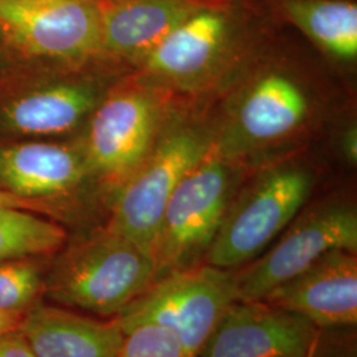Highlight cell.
<instances>
[{
	"label": "cell",
	"instance_id": "obj_1",
	"mask_svg": "<svg viewBox=\"0 0 357 357\" xmlns=\"http://www.w3.org/2000/svg\"><path fill=\"white\" fill-rule=\"evenodd\" d=\"M153 281V255L105 229L60 257L43 293L63 306L116 317Z\"/></svg>",
	"mask_w": 357,
	"mask_h": 357
},
{
	"label": "cell",
	"instance_id": "obj_2",
	"mask_svg": "<svg viewBox=\"0 0 357 357\" xmlns=\"http://www.w3.org/2000/svg\"><path fill=\"white\" fill-rule=\"evenodd\" d=\"M234 302V270L199 264L155 280L115 319L123 333L143 323L163 326L178 336L187 357H197Z\"/></svg>",
	"mask_w": 357,
	"mask_h": 357
},
{
	"label": "cell",
	"instance_id": "obj_3",
	"mask_svg": "<svg viewBox=\"0 0 357 357\" xmlns=\"http://www.w3.org/2000/svg\"><path fill=\"white\" fill-rule=\"evenodd\" d=\"M312 187L314 176L303 167H277L259 176L230 202L205 264L234 270L252 262L293 222Z\"/></svg>",
	"mask_w": 357,
	"mask_h": 357
},
{
	"label": "cell",
	"instance_id": "obj_4",
	"mask_svg": "<svg viewBox=\"0 0 357 357\" xmlns=\"http://www.w3.org/2000/svg\"><path fill=\"white\" fill-rule=\"evenodd\" d=\"M230 202L229 167L208 153L180 180L167 203L153 246L155 280L200 264Z\"/></svg>",
	"mask_w": 357,
	"mask_h": 357
},
{
	"label": "cell",
	"instance_id": "obj_5",
	"mask_svg": "<svg viewBox=\"0 0 357 357\" xmlns=\"http://www.w3.org/2000/svg\"><path fill=\"white\" fill-rule=\"evenodd\" d=\"M209 151L204 134L193 128H178L168 134L119 185L106 230L153 255L171 195L180 180Z\"/></svg>",
	"mask_w": 357,
	"mask_h": 357
},
{
	"label": "cell",
	"instance_id": "obj_6",
	"mask_svg": "<svg viewBox=\"0 0 357 357\" xmlns=\"http://www.w3.org/2000/svg\"><path fill=\"white\" fill-rule=\"evenodd\" d=\"M332 250H357V212L352 205H319L294 221L268 252L234 271L237 301H261Z\"/></svg>",
	"mask_w": 357,
	"mask_h": 357
},
{
	"label": "cell",
	"instance_id": "obj_7",
	"mask_svg": "<svg viewBox=\"0 0 357 357\" xmlns=\"http://www.w3.org/2000/svg\"><path fill=\"white\" fill-rule=\"evenodd\" d=\"M0 31L40 57L77 60L102 51L101 11L89 0H0Z\"/></svg>",
	"mask_w": 357,
	"mask_h": 357
},
{
	"label": "cell",
	"instance_id": "obj_8",
	"mask_svg": "<svg viewBox=\"0 0 357 357\" xmlns=\"http://www.w3.org/2000/svg\"><path fill=\"white\" fill-rule=\"evenodd\" d=\"M319 331L302 317L262 301H237L197 357H314Z\"/></svg>",
	"mask_w": 357,
	"mask_h": 357
},
{
	"label": "cell",
	"instance_id": "obj_9",
	"mask_svg": "<svg viewBox=\"0 0 357 357\" xmlns=\"http://www.w3.org/2000/svg\"><path fill=\"white\" fill-rule=\"evenodd\" d=\"M158 106L139 90L116 93L94 109L85 160L91 172L119 185L153 149Z\"/></svg>",
	"mask_w": 357,
	"mask_h": 357
},
{
	"label": "cell",
	"instance_id": "obj_10",
	"mask_svg": "<svg viewBox=\"0 0 357 357\" xmlns=\"http://www.w3.org/2000/svg\"><path fill=\"white\" fill-rule=\"evenodd\" d=\"M261 301L302 317L318 330L355 327L356 252L332 250Z\"/></svg>",
	"mask_w": 357,
	"mask_h": 357
},
{
	"label": "cell",
	"instance_id": "obj_11",
	"mask_svg": "<svg viewBox=\"0 0 357 357\" xmlns=\"http://www.w3.org/2000/svg\"><path fill=\"white\" fill-rule=\"evenodd\" d=\"M20 332L36 357H118L125 339L115 318L101 321L38 303L24 314Z\"/></svg>",
	"mask_w": 357,
	"mask_h": 357
},
{
	"label": "cell",
	"instance_id": "obj_12",
	"mask_svg": "<svg viewBox=\"0 0 357 357\" xmlns=\"http://www.w3.org/2000/svg\"><path fill=\"white\" fill-rule=\"evenodd\" d=\"M89 172L85 155L48 143L0 147V187L28 200L75 190Z\"/></svg>",
	"mask_w": 357,
	"mask_h": 357
},
{
	"label": "cell",
	"instance_id": "obj_13",
	"mask_svg": "<svg viewBox=\"0 0 357 357\" xmlns=\"http://www.w3.org/2000/svg\"><path fill=\"white\" fill-rule=\"evenodd\" d=\"M229 35L222 13L199 10L172 29L142 61L155 76L193 82L215 68Z\"/></svg>",
	"mask_w": 357,
	"mask_h": 357
},
{
	"label": "cell",
	"instance_id": "obj_14",
	"mask_svg": "<svg viewBox=\"0 0 357 357\" xmlns=\"http://www.w3.org/2000/svg\"><path fill=\"white\" fill-rule=\"evenodd\" d=\"M310 112L305 90L291 77L270 72L257 78L238 103L233 134L243 143L268 144L287 138Z\"/></svg>",
	"mask_w": 357,
	"mask_h": 357
},
{
	"label": "cell",
	"instance_id": "obj_15",
	"mask_svg": "<svg viewBox=\"0 0 357 357\" xmlns=\"http://www.w3.org/2000/svg\"><path fill=\"white\" fill-rule=\"evenodd\" d=\"M200 8L191 0H121L101 11L102 51L143 60Z\"/></svg>",
	"mask_w": 357,
	"mask_h": 357
},
{
	"label": "cell",
	"instance_id": "obj_16",
	"mask_svg": "<svg viewBox=\"0 0 357 357\" xmlns=\"http://www.w3.org/2000/svg\"><path fill=\"white\" fill-rule=\"evenodd\" d=\"M100 91L86 82H68L26 93L3 106L0 128L26 135L66 132L100 103Z\"/></svg>",
	"mask_w": 357,
	"mask_h": 357
},
{
	"label": "cell",
	"instance_id": "obj_17",
	"mask_svg": "<svg viewBox=\"0 0 357 357\" xmlns=\"http://www.w3.org/2000/svg\"><path fill=\"white\" fill-rule=\"evenodd\" d=\"M289 19L323 51L340 60L357 57V7L345 0H284Z\"/></svg>",
	"mask_w": 357,
	"mask_h": 357
},
{
	"label": "cell",
	"instance_id": "obj_18",
	"mask_svg": "<svg viewBox=\"0 0 357 357\" xmlns=\"http://www.w3.org/2000/svg\"><path fill=\"white\" fill-rule=\"evenodd\" d=\"M65 230L26 209L0 208V262L51 255L64 246Z\"/></svg>",
	"mask_w": 357,
	"mask_h": 357
},
{
	"label": "cell",
	"instance_id": "obj_19",
	"mask_svg": "<svg viewBox=\"0 0 357 357\" xmlns=\"http://www.w3.org/2000/svg\"><path fill=\"white\" fill-rule=\"evenodd\" d=\"M43 290L40 268L29 258L0 262V310L26 312Z\"/></svg>",
	"mask_w": 357,
	"mask_h": 357
},
{
	"label": "cell",
	"instance_id": "obj_20",
	"mask_svg": "<svg viewBox=\"0 0 357 357\" xmlns=\"http://www.w3.org/2000/svg\"><path fill=\"white\" fill-rule=\"evenodd\" d=\"M118 357H187L178 336L163 326L138 324L125 332Z\"/></svg>",
	"mask_w": 357,
	"mask_h": 357
},
{
	"label": "cell",
	"instance_id": "obj_21",
	"mask_svg": "<svg viewBox=\"0 0 357 357\" xmlns=\"http://www.w3.org/2000/svg\"><path fill=\"white\" fill-rule=\"evenodd\" d=\"M0 357H36L20 330L0 335Z\"/></svg>",
	"mask_w": 357,
	"mask_h": 357
},
{
	"label": "cell",
	"instance_id": "obj_22",
	"mask_svg": "<svg viewBox=\"0 0 357 357\" xmlns=\"http://www.w3.org/2000/svg\"><path fill=\"white\" fill-rule=\"evenodd\" d=\"M36 203L33 200L23 199L11 192L0 190V208H19V209H35Z\"/></svg>",
	"mask_w": 357,
	"mask_h": 357
},
{
	"label": "cell",
	"instance_id": "obj_23",
	"mask_svg": "<svg viewBox=\"0 0 357 357\" xmlns=\"http://www.w3.org/2000/svg\"><path fill=\"white\" fill-rule=\"evenodd\" d=\"M26 312H10L0 310V335L20 330Z\"/></svg>",
	"mask_w": 357,
	"mask_h": 357
},
{
	"label": "cell",
	"instance_id": "obj_24",
	"mask_svg": "<svg viewBox=\"0 0 357 357\" xmlns=\"http://www.w3.org/2000/svg\"><path fill=\"white\" fill-rule=\"evenodd\" d=\"M343 143H344L343 149H344V153L345 155L348 156V159H349L351 162H356L357 134L355 128H354V130H349V131L347 132Z\"/></svg>",
	"mask_w": 357,
	"mask_h": 357
},
{
	"label": "cell",
	"instance_id": "obj_25",
	"mask_svg": "<svg viewBox=\"0 0 357 357\" xmlns=\"http://www.w3.org/2000/svg\"><path fill=\"white\" fill-rule=\"evenodd\" d=\"M321 357H356V352L355 348L348 347V348H343L342 345L333 349H328L326 351Z\"/></svg>",
	"mask_w": 357,
	"mask_h": 357
}]
</instances>
